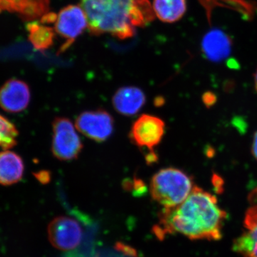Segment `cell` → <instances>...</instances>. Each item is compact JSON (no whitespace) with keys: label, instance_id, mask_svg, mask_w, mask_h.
Listing matches in <instances>:
<instances>
[{"label":"cell","instance_id":"obj_9","mask_svg":"<svg viewBox=\"0 0 257 257\" xmlns=\"http://www.w3.org/2000/svg\"><path fill=\"white\" fill-rule=\"evenodd\" d=\"M30 101V88L23 81L10 79L0 89V106L8 112L25 110Z\"/></svg>","mask_w":257,"mask_h":257},{"label":"cell","instance_id":"obj_11","mask_svg":"<svg viewBox=\"0 0 257 257\" xmlns=\"http://www.w3.org/2000/svg\"><path fill=\"white\" fill-rule=\"evenodd\" d=\"M243 223L246 231L234 240L233 249L243 257H257V206L248 209Z\"/></svg>","mask_w":257,"mask_h":257},{"label":"cell","instance_id":"obj_20","mask_svg":"<svg viewBox=\"0 0 257 257\" xmlns=\"http://www.w3.org/2000/svg\"><path fill=\"white\" fill-rule=\"evenodd\" d=\"M57 18V15L53 13H49L45 15V16L42 17L41 23L43 25H45V24L55 23Z\"/></svg>","mask_w":257,"mask_h":257},{"label":"cell","instance_id":"obj_6","mask_svg":"<svg viewBox=\"0 0 257 257\" xmlns=\"http://www.w3.org/2000/svg\"><path fill=\"white\" fill-rule=\"evenodd\" d=\"M47 234L52 246L64 251L77 248L82 239V229L78 221L67 216H57L51 221Z\"/></svg>","mask_w":257,"mask_h":257},{"label":"cell","instance_id":"obj_3","mask_svg":"<svg viewBox=\"0 0 257 257\" xmlns=\"http://www.w3.org/2000/svg\"><path fill=\"white\" fill-rule=\"evenodd\" d=\"M194 185L192 177L179 169H162L153 176L150 193L154 200L165 208L177 207L188 197Z\"/></svg>","mask_w":257,"mask_h":257},{"label":"cell","instance_id":"obj_15","mask_svg":"<svg viewBox=\"0 0 257 257\" xmlns=\"http://www.w3.org/2000/svg\"><path fill=\"white\" fill-rule=\"evenodd\" d=\"M152 6L157 18L166 23L179 21L187 11L186 0H154Z\"/></svg>","mask_w":257,"mask_h":257},{"label":"cell","instance_id":"obj_16","mask_svg":"<svg viewBox=\"0 0 257 257\" xmlns=\"http://www.w3.org/2000/svg\"><path fill=\"white\" fill-rule=\"evenodd\" d=\"M29 40L37 50L43 51L52 47L55 40V31L43 24L30 23L27 25Z\"/></svg>","mask_w":257,"mask_h":257},{"label":"cell","instance_id":"obj_10","mask_svg":"<svg viewBox=\"0 0 257 257\" xmlns=\"http://www.w3.org/2000/svg\"><path fill=\"white\" fill-rule=\"evenodd\" d=\"M0 11L18 13L24 21L31 22L50 13V0H0Z\"/></svg>","mask_w":257,"mask_h":257},{"label":"cell","instance_id":"obj_21","mask_svg":"<svg viewBox=\"0 0 257 257\" xmlns=\"http://www.w3.org/2000/svg\"><path fill=\"white\" fill-rule=\"evenodd\" d=\"M251 153L257 160V131L253 135L252 146H251Z\"/></svg>","mask_w":257,"mask_h":257},{"label":"cell","instance_id":"obj_5","mask_svg":"<svg viewBox=\"0 0 257 257\" xmlns=\"http://www.w3.org/2000/svg\"><path fill=\"white\" fill-rule=\"evenodd\" d=\"M88 27L87 19L82 7L68 5L60 10L55 23V31L65 40L60 52L67 50Z\"/></svg>","mask_w":257,"mask_h":257},{"label":"cell","instance_id":"obj_4","mask_svg":"<svg viewBox=\"0 0 257 257\" xmlns=\"http://www.w3.org/2000/svg\"><path fill=\"white\" fill-rule=\"evenodd\" d=\"M52 152L60 161L76 160L83 149L82 140L70 119L57 117L52 124Z\"/></svg>","mask_w":257,"mask_h":257},{"label":"cell","instance_id":"obj_13","mask_svg":"<svg viewBox=\"0 0 257 257\" xmlns=\"http://www.w3.org/2000/svg\"><path fill=\"white\" fill-rule=\"evenodd\" d=\"M231 43L229 37L219 30H213L206 34L202 42V50L208 60L220 62L229 56Z\"/></svg>","mask_w":257,"mask_h":257},{"label":"cell","instance_id":"obj_7","mask_svg":"<svg viewBox=\"0 0 257 257\" xmlns=\"http://www.w3.org/2000/svg\"><path fill=\"white\" fill-rule=\"evenodd\" d=\"M114 126L112 116L104 109L84 111L76 120L77 130L97 143H102L110 138Z\"/></svg>","mask_w":257,"mask_h":257},{"label":"cell","instance_id":"obj_12","mask_svg":"<svg viewBox=\"0 0 257 257\" xmlns=\"http://www.w3.org/2000/svg\"><path fill=\"white\" fill-rule=\"evenodd\" d=\"M145 102L146 96L143 91L133 86L119 88L112 99L114 109L119 114L125 116H133L138 114Z\"/></svg>","mask_w":257,"mask_h":257},{"label":"cell","instance_id":"obj_1","mask_svg":"<svg viewBox=\"0 0 257 257\" xmlns=\"http://www.w3.org/2000/svg\"><path fill=\"white\" fill-rule=\"evenodd\" d=\"M226 218V211L219 207L215 196L194 186L182 204L163 209L154 231L160 239L177 233L192 240L216 241L222 236Z\"/></svg>","mask_w":257,"mask_h":257},{"label":"cell","instance_id":"obj_19","mask_svg":"<svg viewBox=\"0 0 257 257\" xmlns=\"http://www.w3.org/2000/svg\"><path fill=\"white\" fill-rule=\"evenodd\" d=\"M116 249L119 250V251L124 253L126 256H130L132 257H136L137 256V251L134 249L133 248L130 247V246H126V245L122 243H117L116 244Z\"/></svg>","mask_w":257,"mask_h":257},{"label":"cell","instance_id":"obj_18","mask_svg":"<svg viewBox=\"0 0 257 257\" xmlns=\"http://www.w3.org/2000/svg\"><path fill=\"white\" fill-rule=\"evenodd\" d=\"M18 132L14 124L0 115V147L8 150L17 144Z\"/></svg>","mask_w":257,"mask_h":257},{"label":"cell","instance_id":"obj_22","mask_svg":"<svg viewBox=\"0 0 257 257\" xmlns=\"http://www.w3.org/2000/svg\"><path fill=\"white\" fill-rule=\"evenodd\" d=\"M254 87L255 89H256V92H257V69L256 73L254 74Z\"/></svg>","mask_w":257,"mask_h":257},{"label":"cell","instance_id":"obj_14","mask_svg":"<svg viewBox=\"0 0 257 257\" xmlns=\"http://www.w3.org/2000/svg\"><path fill=\"white\" fill-rule=\"evenodd\" d=\"M23 160L15 152H0V184L8 186L18 183L23 178Z\"/></svg>","mask_w":257,"mask_h":257},{"label":"cell","instance_id":"obj_8","mask_svg":"<svg viewBox=\"0 0 257 257\" xmlns=\"http://www.w3.org/2000/svg\"><path fill=\"white\" fill-rule=\"evenodd\" d=\"M165 133V123L157 116L143 114L134 122L130 138L140 148L152 150L162 141Z\"/></svg>","mask_w":257,"mask_h":257},{"label":"cell","instance_id":"obj_17","mask_svg":"<svg viewBox=\"0 0 257 257\" xmlns=\"http://www.w3.org/2000/svg\"><path fill=\"white\" fill-rule=\"evenodd\" d=\"M156 18L153 6L149 0H133L130 20L132 25L135 27L147 26Z\"/></svg>","mask_w":257,"mask_h":257},{"label":"cell","instance_id":"obj_2","mask_svg":"<svg viewBox=\"0 0 257 257\" xmlns=\"http://www.w3.org/2000/svg\"><path fill=\"white\" fill-rule=\"evenodd\" d=\"M132 5L133 0H81L89 32L94 35L110 34L120 40L135 35L130 20Z\"/></svg>","mask_w":257,"mask_h":257}]
</instances>
